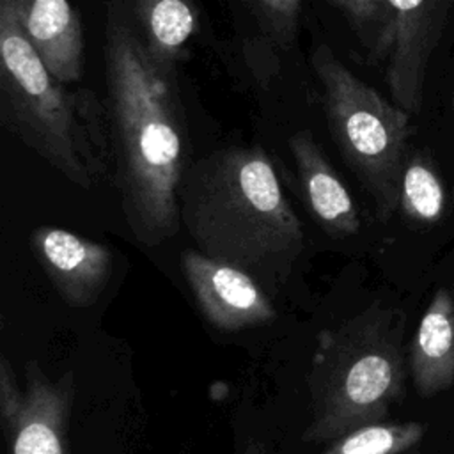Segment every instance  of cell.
<instances>
[{
	"mask_svg": "<svg viewBox=\"0 0 454 454\" xmlns=\"http://www.w3.org/2000/svg\"><path fill=\"white\" fill-rule=\"evenodd\" d=\"M399 209L406 220L419 225L438 223L445 215V186L431 158L422 153L406 158L399 186Z\"/></svg>",
	"mask_w": 454,
	"mask_h": 454,
	"instance_id": "5bb4252c",
	"label": "cell"
},
{
	"mask_svg": "<svg viewBox=\"0 0 454 454\" xmlns=\"http://www.w3.org/2000/svg\"><path fill=\"white\" fill-rule=\"evenodd\" d=\"M25 399L4 434L11 454H73L69 426L76 394L74 371L51 380L37 360L25 364Z\"/></svg>",
	"mask_w": 454,
	"mask_h": 454,
	"instance_id": "9c48e42d",
	"label": "cell"
},
{
	"mask_svg": "<svg viewBox=\"0 0 454 454\" xmlns=\"http://www.w3.org/2000/svg\"><path fill=\"white\" fill-rule=\"evenodd\" d=\"M30 245L50 284L69 307L87 309L99 300L114 271L106 245L51 225L35 227Z\"/></svg>",
	"mask_w": 454,
	"mask_h": 454,
	"instance_id": "ba28073f",
	"label": "cell"
},
{
	"mask_svg": "<svg viewBox=\"0 0 454 454\" xmlns=\"http://www.w3.org/2000/svg\"><path fill=\"white\" fill-rule=\"evenodd\" d=\"M179 268L197 309L216 330L234 333L277 319L270 294L243 270L200 250L181 252Z\"/></svg>",
	"mask_w": 454,
	"mask_h": 454,
	"instance_id": "52a82bcc",
	"label": "cell"
},
{
	"mask_svg": "<svg viewBox=\"0 0 454 454\" xmlns=\"http://www.w3.org/2000/svg\"><path fill=\"white\" fill-rule=\"evenodd\" d=\"M351 23L362 41L372 50L378 46L385 27L387 11L383 0H330Z\"/></svg>",
	"mask_w": 454,
	"mask_h": 454,
	"instance_id": "2e32d148",
	"label": "cell"
},
{
	"mask_svg": "<svg viewBox=\"0 0 454 454\" xmlns=\"http://www.w3.org/2000/svg\"><path fill=\"white\" fill-rule=\"evenodd\" d=\"M266 25L282 43H291L301 14V0H255Z\"/></svg>",
	"mask_w": 454,
	"mask_h": 454,
	"instance_id": "e0dca14e",
	"label": "cell"
},
{
	"mask_svg": "<svg viewBox=\"0 0 454 454\" xmlns=\"http://www.w3.org/2000/svg\"><path fill=\"white\" fill-rule=\"evenodd\" d=\"M387 27L371 57L385 62L392 101L410 115L422 108L429 60L454 9V0H383Z\"/></svg>",
	"mask_w": 454,
	"mask_h": 454,
	"instance_id": "8992f818",
	"label": "cell"
},
{
	"mask_svg": "<svg viewBox=\"0 0 454 454\" xmlns=\"http://www.w3.org/2000/svg\"><path fill=\"white\" fill-rule=\"evenodd\" d=\"M426 427L420 422H374L332 442L321 454H415Z\"/></svg>",
	"mask_w": 454,
	"mask_h": 454,
	"instance_id": "9a60e30c",
	"label": "cell"
},
{
	"mask_svg": "<svg viewBox=\"0 0 454 454\" xmlns=\"http://www.w3.org/2000/svg\"><path fill=\"white\" fill-rule=\"evenodd\" d=\"M128 20L149 57L167 71L177 73L199 30L193 0H126Z\"/></svg>",
	"mask_w": 454,
	"mask_h": 454,
	"instance_id": "4fadbf2b",
	"label": "cell"
},
{
	"mask_svg": "<svg viewBox=\"0 0 454 454\" xmlns=\"http://www.w3.org/2000/svg\"><path fill=\"white\" fill-rule=\"evenodd\" d=\"M20 27L46 69L64 83H80L85 39L73 0H9Z\"/></svg>",
	"mask_w": 454,
	"mask_h": 454,
	"instance_id": "30bf717a",
	"label": "cell"
},
{
	"mask_svg": "<svg viewBox=\"0 0 454 454\" xmlns=\"http://www.w3.org/2000/svg\"><path fill=\"white\" fill-rule=\"evenodd\" d=\"M403 314L372 303L317 333L307 372L310 420L303 442L321 443L381 422L404 397Z\"/></svg>",
	"mask_w": 454,
	"mask_h": 454,
	"instance_id": "277c9868",
	"label": "cell"
},
{
	"mask_svg": "<svg viewBox=\"0 0 454 454\" xmlns=\"http://www.w3.org/2000/svg\"><path fill=\"white\" fill-rule=\"evenodd\" d=\"M105 82L121 209L135 241L154 248L181 229L188 128L177 73L149 57L119 0L106 11Z\"/></svg>",
	"mask_w": 454,
	"mask_h": 454,
	"instance_id": "6da1fadb",
	"label": "cell"
},
{
	"mask_svg": "<svg viewBox=\"0 0 454 454\" xmlns=\"http://www.w3.org/2000/svg\"><path fill=\"white\" fill-rule=\"evenodd\" d=\"M408 367L419 395L433 397L454 383V296L440 287L410 344Z\"/></svg>",
	"mask_w": 454,
	"mask_h": 454,
	"instance_id": "7c38bea8",
	"label": "cell"
},
{
	"mask_svg": "<svg viewBox=\"0 0 454 454\" xmlns=\"http://www.w3.org/2000/svg\"><path fill=\"white\" fill-rule=\"evenodd\" d=\"M25 399V388H20L14 369L5 355L0 358V422L4 434L12 427Z\"/></svg>",
	"mask_w": 454,
	"mask_h": 454,
	"instance_id": "ac0fdd59",
	"label": "cell"
},
{
	"mask_svg": "<svg viewBox=\"0 0 454 454\" xmlns=\"http://www.w3.org/2000/svg\"><path fill=\"white\" fill-rule=\"evenodd\" d=\"M241 454H270V452H268V449H266V445L262 442L248 440L247 445L243 447Z\"/></svg>",
	"mask_w": 454,
	"mask_h": 454,
	"instance_id": "d6986e66",
	"label": "cell"
},
{
	"mask_svg": "<svg viewBox=\"0 0 454 454\" xmlns=\"http://www.w3.org/2000/svg\"><path fill=\"white\" fill-rule=\"evenodd\" d=\"M287 147L296 165L301 197L316 223L333 239L355 236L360 231L356 202L314 135L300 129L289 137Z\"/></svg>",
	"mask_w": 454,
	"mask_h": 454,
	"instance_id": "8fae6325",
	"label": "cell"
},
{
	"mask_svg": "<svg viewBox=\"0 0 454 454\" xmlns=\"http://www.w3.org/2000/svg\"><path fill=\"white\" fill-rule=\"evenodd\" d=\"M310 66L330 137L387 222L399 209L411 115L358 78L326 43L312 50Z\"/></svg>",
	"mask_w": 454,
	"mask_h": 454,
	"instance_id": "5b68a950",
	"label": "cell"
},
{
	"mask_svg": "<svg viewBox=\"0 0 454 454\" xmlns=\"http://www.w3.org/2000/svg\"><path fill=\"white\" fill-rule=\"evenodd\" d=\"M0 122L82 190H92L114 163L106 103L46 69L9 0H0Z\"/></svg>",
	"mask_w": 454,
	"mask_h": 454,
	"instance_id": "3957f363",
	"label": "cell"
},
{
	"mask_svg": "<svg viewBox=\"0 0 454 454\" xmlns=\"http://www.w3.org/2000/svg\"><path fill=\"white\" fill-rule=\"evenodd\" d=\"M179 211L202 254L243 270L268 294L282 289L303 252L301 220L261 145H231L192 161Z\"/></svg>",
	"mask_w": 454,
	"mask_h": 454,
	"instance_id": "7a4b0ae2",
	"label": "cell"
}]
</instances>
